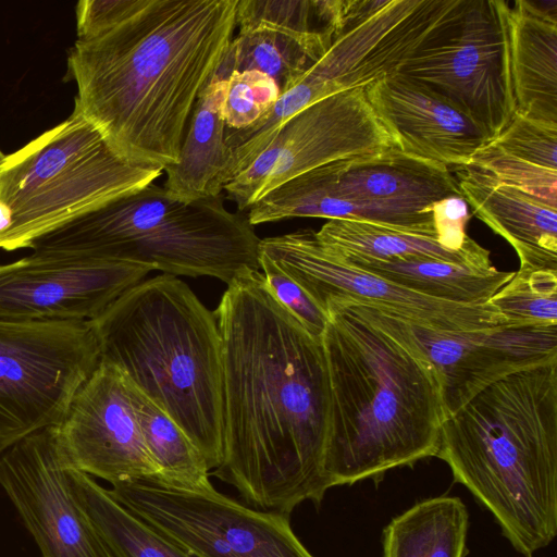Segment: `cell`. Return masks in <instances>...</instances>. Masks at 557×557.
Listing matches in <instances>:
<instances>
[{
	"label": "cell",
	"instance_id": "obj_1",
	"mask_svg": "<svg viewBox=\"0 0 557 557\" xmlns=\"http://www.w3.org/2000/svg\"><path fill=\"white\" fill-rule=\"evenodd\" d=\"M222 344L223 456L213 475L251 507L289 516L330 488V384L322 341L272 296L235 277L213 311Z\"/></svg>",
	"mask_w": 557,
	"mask_h": 557
},
{
	"label": "cell",
	"instance_id": "obj_2",
	"mask_svg": "<svg viewBox=\"0 0 557 557\" xmlns=\"http://www.w3.org/2000/svg\"><path fill=\"white\" fill-rule=\"evenodd\" d=\"M237 3L135 0L116 24L71 48L74 109L124 161L161 171L177 163L197 98L233 39Z\"/></svg>",
	"mask_w": 557,
	"mask_h": 557
},
{
	"label": "cell",
	"instance_id": "obj_3",
	"mask_svg": "<svg viewBox=\"0 0 557 557\" xmlns=\"http://www.w3.org/2000/svg\"><path fill=\"white\" fill-rule=\"evenodd\" d=\"M324 311L329 487L435 457L445 414L434 368L348 305L330 301Z\"/></svg>",
	"mask_w": 557,
	"mask_h": 557
},
{
	"label": "cell",
	"instance_id": "obj_4",
	"mask_svg": "<svg viewBox=\"0 0 557 557\" xmlns=\"http://www.w3.org/2000/svg\"><path fill=\"white\" fill-rule=\"evenodd\" d=\"M523 556L557 534V362L510 374L445 419L436 456Z\"/></svg>",
	"mask_w": 557,
	"mask_h": 557
},
{
	"label": "cell",
	"instance_id": "obj_5",
	"mask_svg": "<svg viewBox=\"0 0 557 557\" xmlns=\"http://www.w3.org/2000/svg\"><path fill=\"white\" fill-rule=\"evenodd\" d=\"M100 361L117 367L188 435L209 469L223 456L218 322L182 280L161 274L123 293L92 321Z\"/></svg>",
	"mask_w": 557,
	"mask_h": 557
},
{
	"label": "cell",
	"instance_id": "obj_6",
	"mask_svg": "<svg viewBox=\"0 0 557 557\" xmlns=\"http://www.w3.org/2000/svg\"><path fill=\"white\" fill-rule=\"evenodd\" d=\"M259 243L247 215L228 211L220 196L186 201L151 183L39 236L29 249L127 261L228 285L260 271Z\"/></svg>",
	"mask_w": 557,
	"mask_h": 557
},
{
	"label": "cell",
	"instance_id": "obj_7",
	"mask_svg": "<svg viewBox=\"0 0 557 557\" xmlns=\"http://www.w3.org/2000/svg\"><path fill=\"white\" fill-rule=\"evenodd\" d=\"M124 161L81 112L0 161V200L12 224L0 249L29 248L39 236L161 175Z\"/></svg>",
	"mask_w": 557,
	"mask_h": 557
},
{
	"label": "cell",
	"instance_id": "obj_8",
	"mask_svg": "<svg viewBox=\"0 0 557 557\" xmlns=\"http://www.w3.org/2000/svg\"><path fill=\"white\" fill-rule=\"evenodd\" d=\"M509 3L454 0L396 73L444 99L494 140L516 114Z\"/></svg>",
	"mask_w": 557,
	"mask_h": 557
},
{
	"label": "cell",
	"instance_id": "obj_9",
	"mask_svg": "<svg viewBox=\"0 0 557 557\" xmlns=\"http://www.w3.org/2000/svg\"><path fill=\"white\" fill-rule=\"evenodd\" d=\"M99 361L91 321L0 319V455L57 426Z\"/></svg>",
	"mask_w": 557,
	"mask_h": 557
},
{
	"label": "cell",
	"instance_id": "obj_10",
	"mask_svg": "<svg viewBox=\"0 0 557 557\" xmlns=\"http://www.w3.org/2000/svg\"><path fill=\"white\" fill-rule=\"evenodd\" d=\"M109 492L194 557H314L289 516L243 505L215 488L189 491L150 476L113 483Z\"/></svg>",
	"mask_w": 557,
	"mask_h": 557
},
{
	"label": "cell",
	"instance_id": "obj_11",
	"mask_svg": "<svg viewBox=\"0 0 557 557\" xmlns=\"http://www.w3.org/2000/svg\"><path fill=\"white\" fill-rule=\"evenodd\" d=\"M453 2L387 0L377 12L333 41L298 83L248 129L250 139L265 145L286 120L306 107L396 72Z\"/></svg>",
	"mask_w": 557,
	"mask_h": 557
},
{
	"label": "cell",
	"instance_id": "obj_12",
	"mask_svg": "<svg viewBox=\"0 0 557 557\" xmlns=\"http://www.w3.org/2000/svg\"><path fill=\"white\" fill-rule=\"evenodd\" d=\"M399 149L364 87L329 96L286 120L251 164L224 186L239 212L285 182L344 159Z\"/></svg>",
	"mask_w": 557,
	"mask_h": 557
},
{
	"label": "cell",
	"instance_id": "obj_13",
	"mask_svg": "<svg viewBox=\"0 0 557 557\" xmlns=\"http://www.w3.org/2000/svg\"><path fill=\"white\" fill-rule=\"evenodd\" d=\"M344 304L434 368L441 383L445 419L493 383L557 362V325L440 331L374 307Z\"/></svg>",
	"mask_w": 557,
	"mask_h": 557
},
{
	"label": "cell",
	"instance_id": "obj_14",
	"mask_svg": "<svg viewBox=\"0 0 557 557\" xmlns=\"http://www.w3.org/2000/svg\"><path fill=\"white\" fill-rule=\"evenodd\" d=\"M259 251L292 277L323 311L327 302L342 301L374 307L440 331L505 325L503 317L487 304L462 305L432 298L352 265L326 250L312 230L260 239Z\"/></svg>",
	"mask_w": 557,
	"mask_h": 557
},
{
	"label": "cell",
	"instance_id": "obj_15",
	"mask_svg": "<svg viewBox=\"0 0 557 557\" xmlns=\"http://www.w3.org/2000/svg\"><path fill=\"white\" fill-rule=\"evenodd\" d=\"M282 185L294 191L345 198L344 220L435 238L432 206L447 197L461 196L447 166L399 149L338 160Z\"/></svg>",
	"mask_w": 557,
	"mask_h": 557
},
{
	"label": "cell",
	"instance_id": "obj_16",
	"mask_svg": "<svg viewBox=\"0 0 557 557\" xmlns=\"http://www.w3.org/2000/svg\"><path fill=\"white\" fill-rule=\"evenodd\" d=\"M151 271L127 261L33 251L0 263V319L92 321Z\"/></svg>",
	"mask_w": 557,
	"mask_h": 557
},
{
	"label": "cell",
	"instance_id": "obj_17",
	"mask_svg": "<svg viewBox=\"0 0 557 557\" xmlns=\"http://www.w3.org/2000/svg\"><path fill=\"white\" fill-rule=\"evenodd\" d=\"M55 426L35 432L0 455V486L42 557H111L79 505Z\"/></svg>",
	"mask_w": 557,
	"mask_h": 557
},
{
	"label": "cell",
	"instance_id": "obj_18",
	"mask_svg": "<svg viewBox=\"0 0 557 557\" xmlns=\"http://www.w3.org/2000/svg\"><path fill=\"white\" fill-rule=\"evenodd\" d=\"M59 446L74 469L110 484L158 476L145 445L126 375L99 361L55 426Z\"/></svg>",
	"mask_w": 557,
	"mask_h": 557
},
{
	"label": "cell",
	"instance_id": "obj_19",
	"mask_svg": "<svg viewBox=\"0 0 557 557\" xmlns=\"http://www.w3.org/2000/svg\"><path fill=\"white\" fill-rule=\"evenodd\" d=\"M364 90L404 153L455 169L492 141L465 113L396 72Z\"/></svg>",
	"mask_w": 557,
	"mask_h": 557
},
{
	"label": "cell",
	"instance_id": "obj_20",
	"mask_svg": "<svg viewBox=\"0 0 557 557\" xmlns=\"http://www.w3.org/2000/svg\"><path fill=\"white\" fill-rule=\"evenodd\" d=\"M461 197L473 213L516 250L519 269L557 270V208L490 174L455 168Z\"/></svg>",
	"mask_w": 557,
	"mask_h": 557
},
{
	"label": "cell",
	"instance_id": "obj_21",
	"mask_svg": "<svg viewBox=\"0 0 557 557\" xmlns=\"http://www.w3.org/2000/svg\"><path fill=\"white\" fill-rule=\"evenodd\" d=\"M508 36L516 114L557 124V5L517 0Z\"/></svg>",
	"mask_w": 557,
	"mask_h": 557
},
{
	"label": "cell",
	"instance_id": "obj_22",
	"mask_svg": "<svg viewBox=\"0 0 557 557\" xmlns=\"http://www.w3.org/2000/svg\"><path fill=\"white\" fill-rule=\"evenodd\" d=\"M226 81L212 78L200 91L183 138L177 163L164 169L163 187L193 201L216 197L227 184L231 150L225 143L223 99Z\"/></svg>",
	"mask_w": 557,
	"mask_h": 557
},
{
	"label": "cell",
	"instance_id": "obj_23",
	"mask_svg": "<svg viewBox=\"0 0 557 557\" xmlns=\"http://www.w3.org/2000/svg\"><path fill=\"white\" fill-rule=\"evenodd\" d=\"M337 257L419 294L462 305L486 304L515 274L500 271L493 263H457L428 257L391 260Z\"/></svg>",
	"mask_w": 557,
	"mask_h": 557
},
{
	"label": "cell",
	"instance_id": "obj_24",
	"mask_svg": "<svg viewBox=\"0 0 557 557\" xmlns=\"http://www.w3.org/2000/svg\"><path fill=\"white\" fill-rule=\"evenodd\" d=\"M333 41L260 23L243 26L213 78L226 81L233 72L259 71L275 82L282 95L298 83Z\"/></svg>",
	"mask_w": 557,
	"mask_h": 557
},
{
	"label": "cell",
	"instance_id": "obj_25",
	"mask_svg": "<svg viewBox=\"0 0 557 557\" xmlns=\"http://www.w3.org/2000/svg\"><path fill=\"white\" fill-rule=\"evenodd\" d=\"M315 235L325 249L341 257L376 260L428 257L457 263L492 264L490 251L469 236L461 249L450 250L435 237L344 219L329 220Z\"/></svg>",
	"mask_w": 557,
	"mask_h": 557
},
{
	"label": "cell",
	"instance_id": "obj_26",
	"mask_svg": "<svg viewBox=\"0 0 557 557\" xmlns=\"http://www.w3.org/2000/svg\"><path fill=\"white\" fill-rule=\"evenodd\" d=\"M70 466V465H69ZM73 492L111 557H194L71 466Z\"/></svg>",
	"mask_w": 557,
	"mask_h": 557
},
{
	"label": "cell",
	"instance_id": "obj_27",
	"mask_svg": "<svg viewBox=\"0 0 557 557\" xmlns=\"http://www.w3.org/2000/svg\"><path fill=\"white\" fill-rule=\"evenodd\" d=\"M468 521L458 497L422 500L386 525L383 557H465Z\"/></svg>",
	"mask_w": 557,
	"mask_h": 557
},
{
	"label": "cell",
	"instance_id": "obj_28",
	"mask_svg": "<svg viewBox=\"0 0 557 557\" xmlns=\"http://www.w3.org/2000/svg\"><path fill=\"white\" fill-rule=\"evenodd\" d=\"M127 380L145 445L159 471L157 478L178 488L214 490L199 448L159 405Z\"/></svg>",
	"mask_w": 557,
	"mask_h": 557
},
{
	"label": "cell",
	"instance_id": "obj_29",
	"mask_svg": "<svg viewBox=\"0 0 557 557\" xmlns=\"http://www.w3.org/2000/svg\"><path fill=\"white\" fill-rule=\"evenodd\" d=\"M346 0H238L239 27L265 24L335 40L346 30Z\"/></svg>",
	"mask_w": 557,
	"mask_h": 557
},
{
	"label": "cell",
	"instance_id": "obj_30",
	"mask_svg": "<svg viewBox=\"0 0 557 557\" xmlns=\"http://www.w3.org/2000/svg\"><path fill=\"white\" fill-rule=\"evenodd\" d=\"M486 304L508 326L557 325V270L519 269Z\"/></svg>",
	"mask_w": 557,
	"mask_h": 557
},
{
	"label": "cell",
	"instance_id": "obj_31",
	"mask_svg": "<svg viewBox=\"0 0 557 557\" xmlns=\"http://www.w3.org/2000/svg\"><path fill=\"white\" fill-rule=\"evenodd\" d=\"M280 96L275 82L259 71L231 73L222 106L226 128L240 131L252 126Z\"/></svg>",
	"mask_w": 557,
	"mask_h": 557
},
{
	"label": "cell",
	"instance_id": "obj_32",
	"mask_svg": "<svg viewBox=\"0 0 557 557\" xmlns=\"http://www.w3.org/2000/svg\"><path fill=\"white\" fill-rule=\"evenodd\" d=\"M469 166L483 171L498 182L513 186L557 208V171L547 170L487 144Z\"/></svg>",
	"mask_w": 557,
	"mask_h": 557
},
{
	"label": "cell",
	"instance_id": "obj_33",
	"mask_svg": "<svg viewBox=\"0 0 557 557\" xmlns=\"http://www.w3.org/2000/svg\"><path fill=\"white\" fill-rule=\"evenodd\" d=\"M492 143L510 156L557 171V124L515 114L511 123Z\"/></svg>",
	"mask_w": 557,
	"mask_h": 557
},
{
	"label": "cell",
	"instance_id": "obj_34",
	"mask_svg": "<svg viewBox=\"0 0 557 557\" xmlns=\"http://www.w3.org/2000/svg\"><path fill=\"white\" fill-rule=\"evenodd\" d=\"M260 272L276 301L314 338L322 341L326 313L269 257L259 251Z\"/></svg>",
	"mask_w": 557,
	"mask_h": 557
},
{
	"label": "cell",
	"instance_id": "obj_35",
	"mask_svg": "<svg viewBox=\"0 0 557 557\" xmlns=\"http://www.w3.org/2000/svg\"><path fill=\"white\" fill-rule=\"evenodd\" d=\"M135 0H82L77 3V40H89L122 20Z\"/></svg>",
	"mask_w": 557,
	"mask_h": 557
},
{
	"label": "cell",
	"instance_id": "obj_36",
	"mask_svg": "<svg viewBox=\"0 0 557 557\" xmlns=\"http://www.w3.org/2000/svg\"><path fill=\"white\" fill-rule=\"evenodd\" d=\"M431 210L440 244L450 250L461 249L468 237L465 230L470 218L465 199L450 196L434 203Z\"/></svg>",
	"mask_w": 557,
	"mask_h": 557
},
{
	"label": "cell",
	"instance_id": "obj_37",
	"mask_svg": "<svg viewBox=\"0 0 557 557\" xmlns=\"http://www.w3.org/2000/svg\"><path fill=\"white\" fill-rule=\"evenodd\" d=\"M12 224V213L10 208L0 200V237L7 233Z\"/></svg>",
	"mask_w": 557,
	"mask_h": 557
},
{
	"label": "cell",
	"instance_id": "obj_38",
	"mask_svg": "<svg viewBox=\"0 0 557 557\" xmlns=\"http://www.w3.org/2000/svg\"><path fill=\"white\" fill-rule=\"evenodd\" d=\"M3 157H4V153L0 150V161L2 160Z\"/></svg>",
	"mask_w": 557,
	"mask_h": 557
},
{
	"label": "cell",
	"instance_id": "obj_39",
	"mask_svg": "<svg viewBox=\"0 0 557 557\" xmlns=\"http://www.w3.org/2000/svg\"><path fill=\"white\" fill-rule=\"evenodd\" d=\"M524 557H531V556H524Z\"/></svg>",
	"mask_w": 557,
	"mask_h": 557
}]
</instances>
